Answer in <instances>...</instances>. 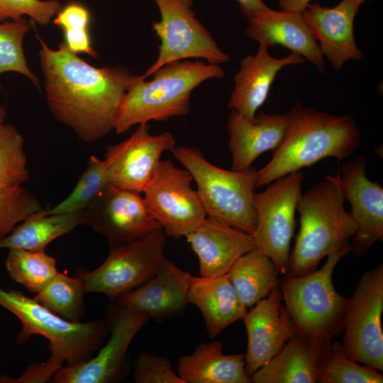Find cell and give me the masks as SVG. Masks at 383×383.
<instances>
[{
    "label": "cell",
    "instance_id": "1",
    "mask_svg": "<svg viewBox=\"0 0 383 383\" xmlns=\"http://www.w3.org/2000/svg\"><path fill=\"white\" fill-rule=\"evenodd\" d=\"M49 109L84 142L96 141L113 130L121 101L142 77L122 66L96 67L61 42L51 49L37 35Z\"/></svg>",
    "mask_w": 383,
    "mask_h": 383
},
{
    "label": "cell",
    "instance_id": "2",
    "mask_svg": "<svg viewBox=\"0 0 383 383\" xmlns=\"http://www.w3.org/2000/svg\"><path fill=\"white\" fill-rule=\"evenodd\" d=\"M288 111L290 119L284 137L270 160L257 170V187L326 157L342 160L360 144L361 133L351 116L331 114L299 103Z\"/></svg>",
    "mask_w": 383,
    "mask_h": 383
},
{
    "label": "cell",
    "instance_id": "3",
    "mask_svg": "<svg viewBox=\"0 0 383 383\" xmlns=\"http://www.w3.org/2000/svg\"><path fill=\"white\" fill-rule=\"evenodd\" d=\"M223 76L219 65L199 59L167 63L154 72L150 80L143 74L123 95L113 130L121 134L137 124L185 116L189 111L192 91L204 82Z\"/></svg>",
    "mask_w": 383,
    "mask_h": 383
},
{
    "label": "cell",
    "instance_id": "4",
    "mask_svg": "<svg viewBox=\"0 0 383 383\" xmlns=\"http://www.w3.org/2000/svg\"><path fill=\"white\" fill-rule=\"evenodd\" d=\"M344 202L338 187L326 177L301 194L296 206L299 231L289 254L287 275L309 274L323 257L350 251L357 226Z\"/></svg>",
    "mask_w": 383,
    "mask_h": 383
},
{
    "label": "cell",
    "instance_id": "5",
    "mask_svg": "<svg viewBox=\"0 0 383 383\" xmlns=\"http://www.w3.org/2000/svg\"><path fill=\"white\" fill-rule=\"evenodd\" d=\"M345 253L327 256L319 270L279 280L282 300L296 330L302 339L318 345H328L343 329L347 298L335 290L333 270Z\"/></svg>",
    "mask_w": 383,
    "mask_h": 383
},
{
    "label": "cell",
    "instance_id": "6",
    "mask_svg": "<svg viewBox=\"0 0 383 383\" xmlns=\"http://www.w3.org/2000/svg\"><path fill=\"white\" fill-rule=\"evenodd\" d=\"M197 186L206 216L252 234L257 217L253 198L257 170H227L209 162L195 147L175 146L172 151Z\"/></svg>",
    "mask_w": 383,
    "mask_h": 383
},
{
    "label": "cell",
    "instance_id": "7",
    "mask_svg": "<svg viewBox=\"0 0 383 383\" xmlns=\"http://www.w3.org/2000/svg\"><path fill=\"white\" fill-rule=\"evenodd\" d=\"M0 306L13 313L22 328L17 334L18 343L33 335H40L49 341L52 358L73 365L92 357L109 330V322L97 320L82 323L68 321L52 312L34 298L16 289L0 287Z\"/></svg>",
    "mask_w": 383,
    "mask_h": 383
},
{
    "label": "cell",
    "instance_id": "8",
    "mask_svg": "<svg viewBox=\"0 0 383 383\" xmlns=\"http://www.w3.org/2000/svg\"><path fill=\"white\" fill-rule=\"evenodd\" d=\"M153 1L160 11V20L154 21L152 28L160 44L156 60L143 74L145 77L175 61L199 59L220 65L231 60L196 17L193 0Z\"/></svg>",
    "mask_w": 383,
    "mask_h": 383
},
{
    "label": "cell",
    "instance_id": "9",
    "mask_svg": "<svg viewBox=\"0 0 383 383\" xmlns=\"http://www.w3.org/2000/svg\"><path fill=\"white\" fill-rule=\"evenodd\" d=\"M304 173L296 171L279 177L255 192L253 204L257 223L252 234L256 248L275 264L279 274L288 273L295 213L301 195Z\"/></svg>",
    "mask_w": 383,
    "mask_h": 383
},
{
    "label": "cell",
    "instance_id": "10",
    "mask_svg": "<svg viewBox=\"0 0 383 383\" xmlns=\"http://www.w3.org/2000/svg\"><path fill=\"white\" fill-rule=\"evenodd\" d=\"M383 265L367 271L348 299L342 343L352 360L383 370Z\"/></svg>",
    "mask_w": 383,
    "mask_h": 383
},
{
    "label": "cell",
    "instance_id": "11",
    "mask_svg": "<svg viewBox=\"0 0 383 383\" xmlns=\"http://www.w3.org/2000/svg\"><path fill=\"white\" fill-rule=\"evenodd\" d=\"M165 232L156 228L136 240L110 248L99 267L78 277L86 293L101 292L113 300L155 274L165 257Z\"/></svg>",
    "mask_w": 383,
    "mask_h": 383
},
{
    "label": "cell",
    "instance_id": "12",
    "mask_svg": "<svg viewBox=\"0 0 383 383\" xmlns=\"http://www.w3.org/2000/svg\"><path fill=\"white\" fill-rule=\"evenodd\" d=\"M193 177L171 160H160L142 194L152 217L165 235L177 239L194 231L206 218Z\"/></svg>",
    "mask_w": 383,
    "mask_h": 383
},
{
    "label": "cell",
    "instance_id": "13",
    "mask_svg": "<svg viewBox=\"0 0 383 383\" xmlns=\"http://www.w3.org/2000/svg\"><path fill=\"white\" fill-rule=\"evenodd\" d=\"M84 225L103 235L110 248L161 228L148 211L141 193L111 184L84 210Z\"/></svg>",
    "mask_w": 383,
    "mask_h": 383
},
{
    "label": "cell",
    "instance_id": "14",
    "mask_svg": "<svg viewBox=\"0 0 383 383\" xmlns=\"http://www.w3.org/2000/svg\"><path fill=\"white\" fill-rule=\"evenodd\" d=\"M149 317L143 313L118 306L109 322L110 338L97 354L86 361L66 365L51 379L54 383H111L125 370L129 345Z\"/></svg>",
    "mask_w": 383,
    "mask_h": 383
},
{
    "label": "cell",
    "instance_id": "15",
    "mask_svg": "<svg viewBox=\"0 0 383 383\" xmlns=\"http://www.w3.org/2000/svg\"><path fill=\"white\" fill-rule=\"evenodd\" d=\"M367 162L363 157L343 164L337 175L327 174L341 191L350 205L349 211L357 230L352 238L350 251L364 255L383 238V188L366 175Z\"/></svg>",
    "mask_w": 383,
    "mask_h": 383
},
{
    "label": "cell",
    "instance_id": "16",
    "mask_svg": "<svg viewBox=\"0 0 383 383\" xmlns=\"http://www.w3.org/2000/svg\"><path fill=\"white\" fill-rule=\"evenodd\" d=\"M149 128L148 123L139 124L128 138L107 147L104 161L111 185L142 194L162 154L175 148L171 132L152 135Z\"/></svg>",
    "mask_w": 383,
    "mask_h": 383
},
{
    "label": "cell",
    "instance_id": "17",
    "mask_svg": "<svg viewBox=\"0 0 383 383\" xmlns=\"http://www.w3.org/2000/svg\"><path fill=\"white\" fill-rule=\"evenodd\" d=\"M279 287L253 305L242 320L247 335L245 370L250 377L275 356L296 333Z\"/></svg>",
    "mask_w": 383,
    "mask_h": 383
},
{
    "label": "cell",
    "instance_id": "18",
    "mask_svg": "<svg viewBox=\"0 0 383 383\" xmlns=\"http://www.w3.org/2000/svg\"><path fill=\"white\" fill-rule=\"evenodd\" d=\"M360 5L355 0H342L333 7L310 3L301 12L323 57L337 71L350 60L364 59L354 35V21Z\"/></svg>",
    "mask_w": 383,
    "mask_h": 383
},
{
    "label": "cell",
    "instance_id": "19",
    "mask_svg": "<svg viewBox=\"0 0 383 383\" xmlns=\"http://www.w3.org/2000/svg\"><path fill=\"white\" fill-rule=\"evenodd\" d=\"M189 275L165 257L152 277L113 300L118 306L143 313L156 321L179 316L189 304Z\"/></svg>",
    "mask_w": 383,
    "mask_h": 383
},
{
    "label": "cell",
    "instance_id": "20",
    "mask_svg": "<svg viewBox=\"0 0 383 383\" xmlns=\"http://www.w3.org/2000/svg\"><path fill=\"white\" fill-rule=\"evenodd\" d=\"M246 34L268 48L280 45L311 62L320 73L326 60L301 13L270 7L248 18Z\"/></svg>",
    "mask_w": 383,
    "mask_h": 383
},
{
    "label": "cell",
    "instance_id": "21",
    "mask_svg": "<svg viewBox=\"0 0 383 383\" xmlns=\"http://www.w3.org/2000/svg\"><path fill=\"white\" fill-rule=\"evenodd\" d=\"M184 237L198 257L200 276L226 274L240 256L256 248L252 234L209 216Z\"/></svg>",
    "mask_w": 383,
    "mask_h": 383
},
{
    "label": "cell",
    "instance_id": "22",
    "mask_svg": "<svg viewBox=\"0 0 383 383\" xmlns=\"http://www.w3.org/2000/svg\"><path fill=\"white\" fill-rule=\"evenodd\" d=\"M305 62L304 57L293 52L284 57H274L268 47L259 45L255 55L248 54L241 60L228 107L248 119H253L267 100L279 72L285 67Z\"/></svg>",
    "mask_w": 383,
    "mask_h": 383
},
{
    "label": "cell",
    "instance_id": "23",
    "mask_svg": "<svg viewBox=\"0 0 383 383\" xmlns=\"http://www.w3.org/2000/svg\"><path fill=\"white\" fill-rule=\"evenodd\" d=\"M289 119V111L284 114L261 111L253 119H248L231 110L227 123L231 170H247L261 154L276 150L284 137Z\"/></svg>",
    "mask_w": 383,
    "mask_h": 383
},
{
    "label": "cell",
    "instance_id": "24",
    "mask_svg": "<svg viewBox=\"0 0 383 383\" xmlns=\"http://www.w3.org/2000/svg\"><path fill=\"white\" fill-rule=\"evenodd\" d=\"M188 299L201 311L211 338L242 319L247 312L227 273L216 277L190 274Z\"/></svg>",
    "mask_w": 383,
    "mask_h": 383
},
{
    "label": "cell",
    "instance_id": "25",
    "mask_svg": "<svg viewBox=\"0 0 383 383\" xmlns=\"http://www.w3.org/2000/svg\"><path fill=\"white\" fill-rule=\"evenodd\" d=\"M328 345L314 344L296 334L275 356L250 376L251 381L254 383H316L320 363Z\"/></svg>",
    "mask_w": 383,
    "mask_h": 383
},
{
    "label": "cell",
    "instance_id": "26",
    "mask_svg": "<svg viewBox=\"0 0 383 383\" xmlns=\"http://www.w3.org/2000/svg\"><path fill=\"white\" fill-rule=\"evenodd\" d=\"M219 341L201 343L179 358L177 372L184 383H250L245 354L225 355Z\"/></svg>",
    "mask_w": 383,
    "mask_h": 383
},
{
    "label": "cell",
    "instance_id": "27",
    "mask_svg": "<svg viewBox=\"0 0 383 383\" xmlns=\"http://www.w3.org/2000/svg\"><path fill=\"white\" fill-rule=\"evenodd\" d=\"M48 211L42 209L21 222L0 239V249L45 250L52 240L84 225V211L66 213H49Z\"/></svg>",
    "mask_w": 383,
    "mask_h": 383
},
{
    "label": "cell",
    "instance_id": "28",
    "mask_svg": "<svg viewBox=\"0 0 383 383\" xmlns=\"http://www.w3.org/2000/svg\"><path fill=\"white\" fill-rule=\"evenodd\" d=\"M227 274L247 309L279 286L275 264L256 248L240 256Z\"/></svg>",
    "mask_w": 383,
    "mask_h": 383
},
{
    "label": "cell",
    "instance_id": "29",
    "mask_svg": "<svg viewBox=\"0 0 383 383\" xmlns=\"http://www.w3.org/2000/svg\"><path fill=\"white\" fill-rule=\"evenodd\" d=\"M9 250L6 270L14 281L30 292H39L58 272L56 260L45 250Z\"/></svg>",
    "mask_w": 383,
    "mask_h": 383
},
{
    "label": "cell",
    "instance_id": "30",
    "mask_svg": "<svg viewBox=\"0 0 383 383\" xmlns=\"http://www.w3.org/2000/svg\"><path fill=\"white\" fill-rule=\"evenodd\" d=\"M86 293L81 279L58 272L34 297L42 305L70 321H79Z\"/></svg>",
    "mask_w": 383,
    "mask_h": 383
},
{
    "label": "cell",
    "instance_id": "31",
    "mask_svg": "<svg viewBox=\"0 0 383 383\" xmlns=\"http://www.w3.org/2000/svg\"><path fill=\"white\" fill-rule=\"evenodd\" d=\"M318 383H382L383 375L346 356L338 342L330 343L321 361Z\"/></svg>",
    "mask_w": 383,
    "mask_h": 383
},
{
    "label": "cell",
    "instance_id": "32",
    "mask_svg": "<svg viewBox=\"0 0 383 383\" xmlns=\"http://www.w3.org/2000/svg\"><path fill=\"white\" fill-rule=\"evenodd\" d=\"M109 185L110 178L104 161L91 155L87 167L74 189L63 201L49 209L48 213H66L84 211Z\"/></svg>",
    "mask_w": 383,
    "mask_h": 383
},
{
    "label": "cell",
    "instance_id": "33",
    "mask_svg": "<svg viewBox=\"0 0 383 383\" xmlns=\"http://www.w3.org/2000/svg\"><path fill=\"white\" fill-rule=\"evenodd\" d=\"M24 139L11 124H0V187L21 186L29 179Z\"/></svg>",
    "mask_w": 383,
    "mask_h": 383
},
{
    "label": "cell",
    "instance_id": "34",
    "mask_svg": "<svg viewBox=\"0 0 383 383\" xmlns=\"http://www.w3.org/2000/svg\"><path fill=\"white\" fill-rule=\"evenodd\" d=\"M30 28V24L25 18L0 23V75L18 72L39 88V80L28 67L23 48L24 37Z\"/></svg>",
    "mask_w": 383,
    "mask_h": 383
},
{
    "label": "cell",
    "instance_id": "35",
    "mask_svg": "<svg viewBox=\"0 0 383 383\" xmlns=\"http://www.w3.org/2000/svg\"><path fill=\"white\" fill-rule=\"evenodd\" d=\"M91 16L89 9L78 1H70L56 14L53 23L63 31L65 42L73 52L98 57L91 45L89 27Z\"/></svg>",
    "mask_w": 383,
    "mask_h": 383
},
{
    "label": "cell",
    "instance_id": "36",
    "mask_svg": "<svg viewBox=\"0 0 383 383\" xmlns=\"http://www.w3.org/2000/svg\"><path fill=\"white\" fill-rule=\"evenodd\" d=\"M42 209L38 199L22 185L0 187V239Z\"/></svg>",
    "mask_w": 383,
    "mask_h": 383
},
{
    "label": "cell",
    "instance_id": "37",
    "mask_svg": "<svg viewBox=\"0 0 383 383\" xmlns=\"http://www.w3.org/2000/svg\"><path fill=\"white\" fill-rule=\"evenodd\" d=\"M58 0H0V21H21L28 16L45 26L62 9Z\"/></svg>",
    "mask_w": 383,
    "mask_h": 383
},
{
    "label": "cell",
    "instance_id": "38",
    "mask_svg": "<svg viewBox=\"0 0 383 383\" xmlns=\"http://www.w3.org/2000/svg\"><path fill=\"white\" fill-rule=\"evenodd\" d=\"M133 377L136 383H184L167 358L148 352L137 355Z\"/></svg>",
    "mask_w": 383,
    "mask_h": 383
},
{
    "label": "cell",
    "instance_id": "39",
    "mask_svg": "<svg viewBox=\"0 0 383 383\" xmlns=\"http://www.w3.org/2000/svg\"><path fill=\"white\" fill-rule=\"evenodd\" d=\"M62 365V362L50 357L44 362L30 365L18 378L13 379L6 375L0 376V383L45 382L52 379Z\"/></svg>",
    "mask_w": 383,
    "mask_h": 383
},
{
    "label": "cell",
    "instance_id": "40",
    "mask_svg": "<svg viewBox=\"0 0 383 383\" xmlns=\"http://www.w3.org/2000/svg\"><path fill=\"white\" fill-rule=\"evenodd\" d=\"M243 15L250 18L256 13L269 8L263 0H235Z\"/></svg>",
    "mask_w": 383,
    "mask_h": 383
},
{
    "label": "cell",
    "instance_id": "41",
    "mask_svg": "<svg viewBox=\"0 0 383 383\" xmlns=\"http://www.w3.org/2000/svg\"><path fill=\"white\" fill-rule=\"evenodd\" d=\"M311 0H279L281 10L301 13Z\"/></svg>",
    "mask_w": 383,
    "mask_h": 383
},
{
    "label": "cell",
    "instance_id": "42",
    "mask_svg": "<svg viewBox=\"0 0 383 383\" xmlns=\"http://www.w3.org/2000/svg\"><path fill=\"white\" fill-rule=\"evenodd\" d=\"M6 111L4 106L0 103V124L4 123Z\"/></svg>",
    "mask_w": 383,
    "mask_h": 383
},
{
    "label": "cell",
    "instance_id": "43",
    "mask_svg": "<svg viewBox=\"0 0 383 383\" xmlns=\"http://www.w3.org/2000/svg\"><path fill=\"white\" fill-rule=\"evenodd\" d=\"M355 1L358 2L359 4H362V3H364L365 1H368V0H355Z\"/></svg>",
    "mask_w": 383,
    "mask_h": 383
}]
</instances>
